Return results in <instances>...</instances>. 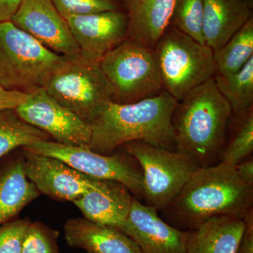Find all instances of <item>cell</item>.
<instances>
[{
    "instance_id": "obj_17",
    "label": "cell",
    "mask_w": 253,
    "mask_h": 253,
    "mask_svg": "<svg viewBox=\"0 0 253 253\" xmlns=\"http://www.w3.org/2000/svg\"><path fill=\"white\" fill-rule=\"evenodd\" d=\"M127 37L154 48L170 25L174 0H125Z\"/></svg>"
},
{
    "instance_id": "obj_10",
    "label": "cell",
    "mask_w": 253,
    "mask_h": 253,
    "mask_svg": "<svg viewBox=\"0 0 253 253\" xmlns=\"http://www.w3.org/2000/svg\"><path fill=\"white\" fill-rule=\"evenodd\" d=\"M27 99L15 111L21 119L66 146H89L91 129L74 113L58 102L43 87L27 91Z\"/></svg>"
},
{
    "instance_id": "obj_14",
    "label": "cell",
    "mask_w": 253,
    "mask_h": 253,
    "mask_svg": "<svg viewBox=\"0 0 253 253\" xmlns=\"http://www.w3.org/2000/svg\"><path fill=\"white\" fill-rule=\"evenodd\" d=\"M120 230L144 253H185L186 233L163 220L157 211L134 197Z\"/></svg>"
},
{
    "instance_id": "obj_26",
    "label": "cell",
    "mask_w": 253,
    "mask_h": 253,
    "mask_svg": "<svg viewBox=\"0 0 253 253\" xmlns=\"http://www.w3.org/2000/svg\"><path fill=\"white\" fill-rule=\"evenodd\" d=\"M59 231L42 221L31 222L26 231L21 253H60Z\"/></svg>"
},
{
    "instance_id": "obj_13",
    "label": "cell",
    "mask_w": 253,
    "mask_h": 253,
    "mask_svg": "<svg viewBox=\"0 0 253 253\" xmlns=\"http://www.w3.org/2000/svg\"><path fill=\"white\" fill-rule=\"evenodd\" d=\"M65 19L79 47L81 59L86 62L99 63L127 37L126 15L118 9Z\"/></svg>"
},
{
    "instance_id": "obj_20",
    "label": "cell",
    "mask_w": 253,
    "mask_h": 253,
    "mask_svg": "<svg viewBox=\"0 0 253 253\" xmlns=\"http://www.w3.org/2000/svg\"><path fill=\"white\" fill-rule=\"evenodd\" d=\"M244 229V218H211L196 229L187 231L185 253H236Z\"/></svg>"
},
{
    "instance_id": "obj_8",
    "label": "cell",
    "mask_w": 253,
    "mask_h": 253,
    "mask_svg": "<svg viewBox=\"0 0 253 253\" xmlns=\"http://www.w3.org/2000/svg\"><path fill=\"white\" fill-rule=\"evenodd\" d=\"M44 89L55 100L90 125L112 101L99 63L66 59L51 75Z\"/></svg>"
},
{
    "instance_id": "obj_7",
    "label": "cell",
    "mask_w": 253,
    "mask_h": 253,
    "mask_svg": "<svg viewBox=\"0 0 253 253\" xmlns=\"http://www.w3.org/2000/svg\"><path fill=\"white\" fill-rule=\"evenodd\" d=\"M121 147L140 166L143 172L141 198L145 205L157 212L167 207L199 168L189 156L176 150L137 141L126 143Z\"/></svg>"
},
{
    "instance_id": "obj_3",
    "label": "cell",
    "mask_w": 253,
    "mask_h": 253,
    "mask_svg": "<svg viewBox=\"0 0 253 253\" xmlns=\"http://www.w3.org/2000/svg\"><path fill=\"white\" fill-rule=\"evenodd\" d=\"M231 112L214 78L190 91L172 116L176 151L199 168L213 166L222 149Z\"/></svg>"
},
{
    "instance_id": "obj_28",
    "label": "cell",
    "mask_w": 253,
    "mask_h": 253,
    "mask_svg": "<svg viewBox=\"0 0 253 253\" xmlns=\"http://www.w3.org/2000/svg\"><path fill=\"white\" fill-rule=\"evenodd\" d=\"M31 221L11 220L0 226V253H21L26 231Z\"/></svg>"
},
{
    "instance_id": "obj_2",
    "label": "cell",
    "mask_w": 253,
    "mask_h": 253,
    "mask_svg": "<svg viewBox=\"0 0 253 253\" xmlns=\"http://www.w3.org/2000/svg\"><path fill=\"white\" fill-rule=\"evenodd\" d=\"M178 103L165 90L129 104L110 101L90 124L89 147L109 155L126 143L137 141L174 151L172 116Z\"/></svg>"
},
{
    "instance_id": "obj_6",
    "label": "cell",
    "mask_w": 253,
    "mask_h": 253,
    "mask_svg": "<svg viewBox=\"0 0 253 253\" xmlns=\"http://www.w3.org/2000/svg\"><path fill=\"white\" fill-rule=\"evenodd\" d=\"M154 48L163 89L177 101L216 73L214 51L170 25Z\"/></svg>"
},
{
    "instance_id": "obj_23",
    "label": "cell",
    "mask_w": 253,
    "mask_h": 253,
    "mask_svg": "<svg viewBox=\"0 0 253 253\" xmlns=\"http://www.w3.org/2000/svg\"><path fill=\"white\" fill-rule=\"evenodd\" d=\"M46 132L28 124L14 109L0 111V160L19 147L33 142L49 140Z\"/></svg>"
},
{
    "instance_id": "obj_12",
    "label": "cell",
    "mask_w": 253,
    "mask_h": 253,
    "mask_svg": "<svg viewBox=\"0 0 253 253\" xmlns=\"http://www.w3.org/2000/svg\"><path fill=\"white\" fill-rule=\"evenodd\" d=\"M23 150L26 176L41 194L74 202L94 188L96 178L83 174L58 158Z\"/></svg>"
},
{
    "instance_id": "obj_18",
    "label": "cell",
    "mask_w": 253,
    "mask_h": 253,
    "mask_svg": "<svg viewBox=\"0 0 253 253\" xmlns=\"http://www.w3.org/2000/svg\"><path fill=\"white\" fill-rule=\"evenodd\" d=\"M6 156L0 162V226L12 220L41 194L26 176L24 156Z\"/></svg>"
},
{
    "instance_id": "obj_1",
    "label": "cell",
    "mask_w": 253,
    "mask_h": 253,
    "mask_svg": "<svg viewBox=\"0 0 253 253\" xmlns=\"http://www.w3.org/2000/svg\"><path fill=\"white\" fill-rule=\"evenodd\" d=\"M253 205V187L241 180L235 166L221 162L198 168L162 212L168 224L187 231L214 217L244 218Z\"/></svg>"
},
{
    "instance_id": "obj_24",
    "label": "cell",
    "mask_w": 253,
    "mask_h": 253,
    "mask_svg": "<svg viewBox=\"0 0 253 253\" xmlns=\"http://www.w3.org/2000/svg\"><path fill=\"white\" fill-rule=\"evenodd\" d=\"M170 23L198 42L206 44L203 0H174Z\"/></svg>"
},
{
    "instance_id": "obj_9",
    "label": "cell",
    "mask_w": 253,
    "mask_h": 253,
    "mask_svg": "<svg viewBox=\"0 0 253 253\" xmlns=\"http://www.w3.org/2000/svg\"><path fill=\"white\" fill-rule=\"evenodd\" d=\"M23 149L58 158L86 175L119 181L136 199L142 196V170L135 158L125 151L104 155L89 146H66L49 140L35 141Z\"/></svg>"
},
{
    "instance_id": "obj_31",
    "label": "cell",
    "mask_w": 253,
    "mask_h": 253,
    "mask_svg": "<svg viewBox=\"0 0 253 253\" xmlns=\"http://www.w3.org/2000/svg\"><path fill=\"white\" fill-rule=\"evenodd\" d=\"M236 172L245 184L253 187V159L248 158L235 166Z\"/></svg>"
},
{
    "instance_id": "obj_11",
    "label": "cell",
    "mask_w": 253,
    "mask_h": 253,
    "mask_svg": "<svg viewBox=\"0 0 253 253\" xmlns=\"http://www.w3.org/2000/svg\"><path fill=\"white\" fill-rule=\"evenodd\" d=\"M10 21L56 54L68 59H81L67 21L52 0H22Z\"/></svg>"
},
{
    "instance_id": "obj_29",
    "label": "cell",
    "mask_w": 253,
    "mask_h": 253,
    "mask_svg": "<svg viewBox=\"0 0 253 253\" xmlns=\"http://www.w3.org/2000/svg\"><path fill=\"white\" fill-rule=\"evenodd\" d=\"M26 92L7 89L0 85V111L15 109L27 99Z\"/></svg>"
},
{
    "instance_id": "obj_19",
    "label": "cell",
    "mask_w": 253,
    "mask_h": 253,
    "mask_svg": "<svg viewBox=\"0 0 253 253\" xmlns=\"http://www.w3.org/2000/svg\"><path fill=\"white\" fill-rule=\"evenodd\" d=\"M205 44L219 49L252 17L244 0H203Z\"/></svg>"
},
{
    "instance_id": "obj_22",
    "label": "cell",
    "mask_w": 253,
    "mask_h": 253,
    "mask_svg": "<svg viewBox=\"0 0 253 253\" xmlns=\"http://www.w3.org/2000/svg\"><path fill=\"white\" fill-rule=\"evenodd\" d=\"M253 56V16L219 49L214 51L216 73L233 74Z\"/></svg>"
},
{
    "instance_id": "obj_16",
    "label": "cell",
    "mask_w": 253,
    "mask_h": 253,
    "mask_svg": "<svg viewBox=\"0 0 253 253\" xmlns=\"http://www.w3.org/2000/svg\"><path fill=\"white\" fill-rule=\"evenodd\" d=\"M68 246L86 253H144L131 238L118 228L97 224L85 218H73L64 224Z\"/></svg>"
},
{
    "instance_id": "obj_32",
    "label": "cell",
    "mask_w": 253,
    "mask_h": 253,
    "mask_svg": "<svg viewBox=\"0 0 253 253\" xmlns=\"http://www.w3.org/2000/svg\"><path fill=\"white\" fill-rule=\"evenodd\" d=\"M22 0H0V23L11 21Z\"/></svg>"
},
{
    "instance_id": "obj_25",
    "label": "cell",
    "mask_w": 253,
    "mask_h": 253,
    "mask_svg": "<svg viewBox=\"0 0 253 253\" xmlns=\"http://www.w3.org/2000/svg\"><path fill=\"white\" fill-rule=\"evenodd\" d=\"M234 137L221 156V162L236 166L247 159L253 151V108L239 118Z\"/></svg>"
},
{
    "instance_id": "obj_27",
    "label": "cell",
    "mask_w": 253,
    "mask_h": 253,
    "mask_svg": "<svg viewBox=\"0 0 253 253\" xmlns=\"http://www.w3.org/2000/svg\"><path fill=\"white\" fill-rule=\"evenodd\" d=\"M61 16H84L117 10L116 0H52Z\"/></svg>"
},
{
    "instance_id": "obj_5",
    "label": "cell",
    "mask_w": 253,
    "mask_h": 253,
    "mask_svg": "<svg viewBox=\"0 0 253 253\" xmlns=\"http://www.w3.org/2000/svg\"><path fill=\"white\" fill-rule=\"evenodd\" d=\"M112 101L129 104L151 97L163 89L155 48L126 39L99 62Z\"/></svg>"
},
{
    "instance_id": "obj_4",
    "label": "cell",
    "mask_w": 253,
    "mask_h": 253,
    "mask_svg": "<svg viewBox=\"0 0 253 253\" xmlns=\"http://www.w3.org/2000/svg\"><path fill=\"white\" fill-rule=\"evenodd\" d=\"M66 59L11 21L0 23V85L3 87L24 92L44 88Z\"/></svg>"
},
{
    "instance_id": "obj_33",
    "label": "cell",
    "mask_w": 253,
    "mask_h": 253,
    "mask_svg": "<svg viewBox=\"0 0 253 253\" xmlns=\"http://www.w3.org/2000/svg\"><path fill=\"white\" fill-rule=\"evenodd\" d=\"M244 1L247 3V4L249 5V7L252 9L253 7V0H244Z\"/></svg>"
},
{
    "instance_id": "obj_30",
    "label": "cell",
    "mask_w": 253,
    "mask_h": 253,
    "mask_svg": "<svg viewBox=\"0 0 253 253\" xmlns=\"http://www.w3.org/2000/svg\"><path fill=\"white\" fill-rule=\"evenodd\" d=\"M244 229L236 253H253V209L244 218Z\"/></svg>"
},
{
    "instance_id": "obj_15",
    "label": "cell",
    "mask_w": 253,
    "mask_h": 253,
    "mask_svg": "<svg viewBox=\"0 0 253 253\" xmlns=\"http://www.w3.org/2000/svg\"><path fill=\"white\" fill-rule=\"evenodd\" d=\"M131 194L119 181L96 178L94 188L73 203L87 220L119 229L130 211Z\"/></svg>"
},
{
    "instance_id": "obj_21",
    "label": "cell",
    "mask_w": 253,
    "mask_h": 253,
    "mask_svg": "<svg viewBox=\"0 0 253 253\" xmlns=\"http://www.w3.org/2000/svg\"><path fill=\"white\" fill-rule=\"evenodd\" d=\"M215 74L214 79L217 89L239 119L253 108V56L237 73Z\"/></svg>"
}]
</instances>
